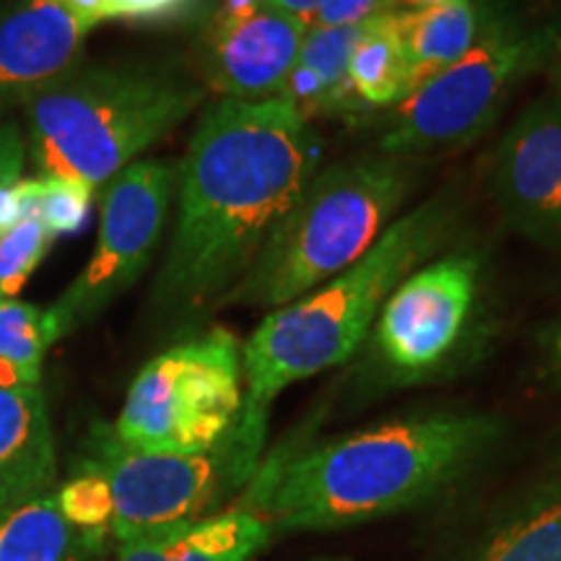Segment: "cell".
<instances>
[{
    "instance_id": "cell-1",
    "label": "cell",
    "mask_w": 561,
    "mask_h": 561,
    "mask_svg": "<svg viewBox=\"0 0 561 561\" xmlns=\"http://www.w3.org/2000/svg\"><path fill=\"white\" fill-rule=\"evenodd\" d=\"M322 140L284 96L216 100L178 167V221L153 305L185 322L224 305L320 170Z\"/></svg>"
},
{
    "instance_id": "cell-28",
    "label": "cell",
    "mask_w": 561,
    "mask_h": 561,
    "mask_svg": "<svg viewBox=\"0 0 561 561\" xmlns=\"http://www.w3.org/2000/svg\"><path fill=\"white\" fill-rule=\"evenodd\" d=\"M541 356H543V377L553 388L561 390V320L549 325L541 335Z\"/></svg>"
},
{
    "instance_id": "cell-22",
    "label": "cell",
    "mask_w": 561,
    "mask_h": 561,
    "mask_svg": "<svg viewBox=\"0 0 561 561\" xmlns=\"http://www.w3.org/2000/svg\"><path fill=\"white\" fill-rule=\"evenodd\" d=\"M60 512L91 557L112 541V500L110 489L96 471L76 466L70 479L55 491Z\"/></svg>"
},
{
    "instance_id": "cell-11",
    "label": "cell",
    "mask_w": 561,
    "mask_h": 561,
    "mask_svg": "<svg viewBox=\"0 0 561 561\" xmlns=\"http://www.w3.org/2000/svg\"><path fill=\"white\" fill-rule=\"evenodd\" d=\"M502 219L536 242H561V100L533 102L510 125L491 161Z\"/></svg>"
},
{
    "instance_id": "cell-15",
    "label": "cell",
    "mask_w": 561,
    "mask_h": 561,
    "mask_svg": "<svg viewBox=\"0 0 561 561\" xmlns=\"http://www.w3.org/2000/svg\"><path fill=\"white\" fill-rule=\"evenodd\" d=\"M58 489L50 413L39 388H0V520Z\"/></svg>"
},
{
    "instance_id": "cell-13",
    "label": "cell",
    "mask_w": 561,
    "mask_h": 561,
    "mask_svg": "<svg viewBox=\"0 0 561 561\" xmlns=\"http://www.w3.org/2000/svg\"><path fill=\"white\" fill-rule=\"evenodd\" d=\"M91 30L53 0H16L0 11V112L30 104L79 68Z\"/></svg>"
},
{
    "instance_id": "cell-12",
    "label": "cell",
    "mask_w": 561,
    "mask_h": 561,
    "mask_svg": "<svg viewBox=\"0 0 561 561\" xmlns=\"http://www.w3.org/2000/svg\"><path fill=\"white\" fill-rule=\"evenodd\" d=\"M310 24L276 9L210 19L203 39V83L221 100L265 102L284 96Z\"/></svg>"
},
{
    "instance_id": "cell-9",
    "label": "cell",
    "mask_w": 561,
    "mask_h": 561,
    "mask_svg": "<svg viewBox=\"0 0 561 561\" xmlns=\"http://www.w3.org/2000/svg\"><path fill=\"white\" fill-rule=\"evenodd\" d=\"M174 191L178 167L164 161H133L104 185L94 255L47 310L58 341L107 310L144 276L164 234Z\"/></svg>"
},
{
    "instance_id": "cell-33",
    "label": "cell",
    "mask_w": 561,
    "mask_h": 561,
    "mask_svg": "<svg viewBox=\"0 0 561 561\" xmlns=\"http://www.w3.org/2000/svg\"><path fill=\"white\" fill-rule=\"evenodd\" d=\"M551 81L553 89H557V96L561 100V45H557V50L551 55Z\"/></svg>"
},
{
    "instance_id": "cell-31",
    "label": "cell",
    "mask_w": 561,
    "mask_h": 561,
    "mask_svg": "<svg viewBox=\"0 0 561 561\" xmlns=\"http://www.w3.org/2000/svg\"><path fill=\"white\" fill-rule=\"evenodd\" d=\"M322 0H268L271 9L289 13V16L305 21V24H312L314 13H318Z\"/></svg>"
},
{
    "instance_id": "cell-26",
    "label": "cell",
    "mask_w": 561,
    "mask_h": 561,
    "mask_svg": "<svg viewBox=\"0 0 561 561\" xmlns=\"http://www.w3.org/2000/svg\"><path fill=\"white\" fill-rule=\"evenodd\" d=\"M187 0H107V19H161L180 11Z\"/></svg>"
},
{
    "instance_id": "cell-34",
    "label": "cell",
    "mask_w": 561,
    "mask_h": 561,
    "mask_svg": "<svg viewBox=\"0 0 561 561\" xmlns=\"http://www.w3.org/2000/svg\"><path fill=\"white\" fill-rule=\"evenodd\" d=\"M437 3H450V0H396V11L424 9V5H437Z\"/></svg>"
},
{
    "instance_id": "cell-27",
    "label": "cell",
    "mask_w": 561,
    "mask_h": 561,
    "mask_svg": "<svg viewBox=\"0 0 561 561\" xmlns=\"http://www.w3.org/2000/svg\"><path fill=\"white\" fill-rule=\"evenodd\" d=\"M24 170V138L19 125H0V187L21 180Z\"/></svg>"
},
{
    "instance_id": "cell-6",
    "label": "cell",
    "mask_w": 561,
    "mask_h": 561,
    "mask_svg": "<svg viewBox=\"0 0 561 561\" xmlns=\"http://www.w3.org/2000/svg\"><path fill=\"white\" fill-rule=\"evenodd\" d=\"M268 421L240 416L219 445L203 453H146L123 445L112 426L89 432L79 466L96 471L112 500V543L180 528L229 507L263 462Z\"/></svg>"
},
{
    "instance_id": "cell-25",
    "label": "cell",
    "mask_w": 561,
    "mask_h": 561,
    "mask_svg": "<svg viewBox=\"0 0 561 561\" xmlns=\"http://www.w3.org/2000/svg\"><path fill=\"white\" fill-rule=\"evenodd\" d=\"M396 11V0H322L310 26H348Z\"/></svg>"
},
{
    "instance_id": "cell-10",
    "label": "cell",
    "mask_w": 561,
    "mask_h": 561,
    "mask_svg": "<svg viewBox=\"0 0 561 561\" xmlns=\"http://www.w3.org/2000/svg\"><path fill=\"white\" fill-rule=\"evenodd\" d=\"M479 286L481 257L462 250L405 276L371 325L375 367L401 385L442 371L471 331Z\"/></svg>"
},
{
    "instance_id": "cell-23",
    "label": "cell",
    "mask_w": 561,
    "mask_h": 561,
    "mask_svg": "<svg viewBox=\"0 0 561 561\" xmlns=\"http://www.w3.org/2000/svg\"><path fill=\"white\" fill-rule=\"evenodd\" d=\"M96 187L70 178H37L21 180L26 216H37L55 237L79 234L87 227L91 201Z\"/></svg>"
},
{
    "instance_id": "cell-17",
    "label": "cell",
    "mask_w": 561,
    "mask_h": 561,
    "mask_svg": "<svg viewBox=\"0 0 561 561\" xmlns=\"http://www.w3.org/2000/svg\"><path fill=\"white\" fill-rule=\"evenodd\" d=\"M392 30L409 66L411 94L471 50L481 37L483 21L476 0H450L424 9L392 11Z\"/></svg>"
},
{
    "instance_id": "cell-5",
    "label": "cell",
    "mask_w": 561,
    "mask_h": 561,
    "mask_svg": "<svg viewBox=\"0 0 561 561\" xmlns=\"http://www.w3.org/2000/svg\"><path fill=\"white\" fill-rule=\"evenodd\" d=\"M409 193V167L388 153L318 170L224 305L278 310L318 289L367 255Z\"/></svg>"
},
{
    "instance_id": "cell-24",
    "label": "cell",
    "mask_w": 561,
    "mask_h": 561,
    "mask_svg": "<svg viewBox=\"0 0 561 561\" xmlns=\"http://www.w3.org/2000/svg\"><path fill=\"white\" fill-rule=\"evenodd\" d=\"M58 237L37 216H26L0 234V301L13 299L45 261Z\"/></svg>"
},
{
    "instance_id": "cell-20",
    "label": "cell",
    "mask_w": 561,
    "mask_h": 561,
    "mask_svg": "<svg viewBox=\"0 0 561 561\" xmlns=\"http://www.w3.org/2000/svg\"><path fill=\"white\" fill-rule=\"evenodd\" d=\"M471 561H561V486L523 504Z\"/></svg>"
},
{
    "instance_id": "cell-4",
    "label": "cell",
    "mask_w": 561,
    "mask_h": 561,
    "mask_svg": "<svg viewBox=\"0 0 561 561\" xmlns=\"http://www.w3.org/2000/svg\"><path fill=\"white\" fill-rule=\"evenodd\" d=\"M206 94V83L167 62L73 68L26 104L34 172L107 185Z\"/></svg>"
},
{
    "instance_id": "cell-29",
    "label": "cell",
    "mask_w": 561,
    "mask_h": 561,
    "mask_svg": "<svg viewBox=\"0 0 561 561\" xmlns=\"http://www.w3.org/2000/svg\"><path fill=\"white\" fill-rule=\"evenodd\" d=\"M26 219L24 195H21V180L13 185L0 187V234L16 227L19 221Z\"/></svg>"
},
{
    "instance_id": "cell-30",
    "label": "cell",
    "mask_w": 561,
    "mask_h": 561,
    "mask_svg": "<svg viewBox=\"0 0 561 561\" xmlns=\"http://www.w3.org/2000/svg\"><path fill=\"white\" fill-rule=\"evenodd\" d=\"M53 3H58L68 13H73L89 30H94L96 24L107 21V0H53Z\"/></svg>"
},
{
    "instance_id": "cell-7",
    "label": "cell",
    "mask_w": 561,
    "mask_h": 561,
    "mask_svg": "<svg viewBox=\"0 0 561 561\" xmlns=\"http://www.w3.org/2000/svg\"><path fill=\"white\" fill-rule=\"evenodd\" d=\"M242 409V343L210 328L161 351L138 371L112 432L136 450L203 453L234 430Z\"/></svg>"
},
{
    "instance_id": "cell-8",
    "label": "cell",
    "mask_w": 561,
    "mask_h": 561,
    "mask_svg": "<svg viewBox=\"0 0 561 561\" xmlns=\"http://www.w3.org/2000/svg\"><path fill=\"white\" fill-rule=\"evenodd\" d=\"M553 50V34L489 21L460 60L392 104L382 121L380 151L403 159L471 144L496 123L517 83L549 62Z\"/></svg>"
},
{
    "instance_id": "cell-18",
    "label": "cell",
    "mask_w": 561,
    "mask_h": 561,
    "mask_svg": "<svg viewBox=\"0 0 561 561\" xmlns=\"http://www.w3.org/2000/svg\"><path fill=\"white\" fill-rule=\"evenodd\" d=\"M55 491L0 520V561H83L91 557L62 517Z\"/></svg>"
},
{
    "instance_id": "cell-21",
    "label": "cell",
    "mask_w": 561,
    "mask_h": 561,
    "mask_svg": "<svg viewBox=\"0 0 561 561\" xmlns=\"http://www.w3.org/2000/svg\"><path fill=\"white\" fill-rule=\"evenodd\" d=\"M55 341L47 310L30 301H0V388H39L42 364Z\"/></svg>"
},
{
    "instance_id": "cell-19",
    "label": "cell",
    "mask_w": 561,
    "mask_h": 561,
    "mask_svg": "<svg viewBox=\"0 0 561 561\" xmlns=\"http://www.w3.org/2000/svg\"><path fill=\"white\" fill-rule=\"evenodd\" d=\"M348 81L362 110H390L409 94V66L392 30V11L369 19L348 62Z\"/></svg>"
},
{
    "instance_id": "cell-16",
    "label": "cell",
    "mask_w": 561,
    "mask_h": 561,
    "mask_svg": "<svg viewBox=\"0 0 561 561\" xmlns=\"http://www.w3.org/2000/svg\"><path fill=\"white\" fill-rule=\"evenodd\" d=\"M367 26L369 21L307 30L284 91V100H289L301 117L362 115L364 110L348 81V62Z\"/></svg>"
},
{
    "instance_id": "cell-3",
    "label": "cell",
    "mask_w": 561,
    "mask_h": 561,
    "mask_svg": "<svg viewBox=\"0 0 561 561\" xmlns=\"http://www.w3.org/2000/svg\"><path fill=\"white\" fill-rule=\"evenodd\" d=\"M455 227L447 195L398 216L367 255L305 297L271 310L242 346L244 409L268 421L289 385L341 367L369 339L385 299L445 244Z\"/></svg>"
},
{
    "instance_id": "cell-32",
    "label": "cell",
    "mask_w": 561,
    "mask_h": 561,
    "mask_svg": "<svg viewBox=\"0 0 561 561\" xmlns=\"http://www.w3.org/2000/svg\"><path fill=\"white\" fill-rule=\"evenodd\" d=\"M261 9H271L268 0H219V9H216L214 19H237L248 16Z\"/></svg>"
},
{
    "instance_id": "cell-2",
    "label": "cell",
    "mask_w": 561,
    "mask_h": 561,
    "mask_svg": "<svg viewBox=\"0 0 561 561\" xmlns=\"http://www.w3.org/2000/svg\"><path fill=\"white\" fill-rule=\"evenodd\" d=\"M483 413H424L265 458L273 530H339L432 500L500 439Z\"/></svg>"
},
{
    "instance_id": "cell-14",
    "label": "cell",
    "mask_w": 561,
    "mask_h": 561,
    "mask_svg": "<svg viewBox=\"0 0 561 561\" xmlns=\"http://www.w3.org/2000/svg\"><path fill=\"white\" fill-rule=\"evenodd\" d=\"M265 491L268 471L261 462L255 479L229 507L206 520L136 538L117 549L121 561H252L276 538Z\"/></svg>"
}]
</instances>
